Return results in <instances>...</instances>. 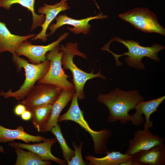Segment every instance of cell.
I'll use <instances>...</instances> for the list:
<instances>
[{"mask_svg":"<svg viewBox=\"0 0 165 165\" xmlns=\"http://www.w3.org/2000/svg\"><path fill=\"white\" fill-rule=\"evenodd\" d=\"M144 99L138 90L126 91L117 87L107 94H99L97 101L108 109L109 114L107 121L108 123L119 121L124 124L130 121L129 112Z\"/></svg>","mask_w":165,"mask_h":165,"instance_id":"1","label":"cell"},{"mask_svg":"<svg viewBox=\"0 0 165 165\" xmlns=\"http://www.w3.org/2000/svg\"><path fill=\"white\" fill-rule=\"evenodd\" d=\"M60 50L63 52L62 66L65 69H69L71 72L73 77L75 92L78 100H82L85 97L84 88L87 81L95 78L105 79L106 77L102 74L100 69L94 74L93 72H86L77 66L73 61L75 56H79L85 59L87 58L86 55L79 50L77 43L69 42L65 46L61 45Z\"/></svg>","mask_w":165,"mask_h":165,"instance_id":"2","label":"cell"},{"mask_svg":"<svg viewBox=\"0 0 165 165\" xmlns=\"http://www.w3.org/2000/svg\"><path fill=\"white\" fill-rule=\"evenodd\" d=\"M115 41L123 44L127 48L128 51L123 54H117L110 50L109 48H102L101 49L107 51L112 55L118 66L122 64L118 58L121 56L126 55L127 57L125 58V60L127 64L130 67L140 70L145 68L144 64L142 62L144 57H146L159 62L160 58L158 57V53L165 49L164 46L158 44H154L151 46L145 47L140 45L138 42L133 40H124L118 37L112 38L107 44L109 46L111 42Z\"/></svg>","mask_w":165,"mask_h":165,"instance_id":"3","label":"cell"},{"mask_svg":"<svg viewBox=\"0 0 165 165\" xmlns=\"http://www.w3.org/2000/svg\"><path fill=\"white\" fill-rule=\"evenodd\" d=\"M13 61L18 69L23 68L25 72V79L19 88L13 91L9 90L6 92L2 90L0 95L5 98L12 97L18 101L24 99L35 85L36 82L42 78L47 72L50 61L46 60L38 64L29 63L25 59L20 58L16 54L13 55Z\"/></svg>","mask_w":165,"mask_h":165,"instance_id":"4","label":"cell"},{"mask_svg":"<svg viewBox=\"0 0 165 165\" xmlns=\"http://www.w3.org/2000/svg\"><path fill=\"white\" fill-rule=\"evenodd\" d=\"M72 100L71 105L67 111L59 116L58 122L70 120L77 123L91 135L94 143V154L96 155L107 154L109 152L107 144L108 139L112 134L111 130L108 129L104 128L96 131L91 129L84 117L75 92Z\"/></svg>","mask_w":165,"mask_h":165,"instance_id":"5","label":"cell"},{"mask_svg":"<svg viewBox=\"0 0 165 165\" xmlns=\"http://www.w3.org/2000/svg\"><path fill=\"white\" fill-rule=\"evenodd\" d=\"M60 50L59 45L46 54L47 59L50 61V66L46 74L37 83L53 85L62 90H74V85L68 80V76L62 68L63 52Z\"/></svg>","mask_w":165,"mask_h":165,"instance_id":"6","label":"cell"},{"mask_svg":"<svg viewBox=\"0 0 165 165\" xmlns=\"http://www.w3.org/2000/svg\"><path fill=\"white\" fill-rule=\"evenodd\" d=\"M119 16L141 31L165 35V29L158 22L157 16L148 9L136 8Z\"/></svg>","mask_w":165,"mask_h":165,"instance_id":"7","label":"cell"},{"mask_svg":"<svg viewBox=\"0 0 165 165\" xmlns=\"http://www.w3.org/2000/svg\"><path fill=\"white\" fill-rule=\"evenodd\" d=\"M38 84L20 102L25 106L27 110L29 111L40 105H53L59 97L62 90L61 88L53 85Z\"/></svg>","mask_w":165,"mask_h":165,"instance_id":"8","label":"cell"},{"mask_svg":"<svg viewBox=\"0 0 165 165\" xmlns=\"http://www.w3.org/2000/svg\"><path fill=\"white\" fill-rule=\"evenodd\" d=\"M68 35V32L65 33L57 40L46 46L32 45L27 40H26L17 48L15 54L18 56L22 55L26 57L31 63H40L47 60L46 55L48 52L59 46Z\"/></svg>","mask_w":165,"mask_h":165,"instance_id":"9","label":"cell"},{"mask_svg":"<svg viewBox=\"0 0 165 165\" xmlns=\"http://www.w3.org/2000/svg\"><path fill=\"white\" fill-rule=\"evenodd\" d=\"M148 127L138 129L134 134V137L129 141L126 153L133 155L142 151L149 149L156 146L164 144V138L154 135Z\"/></svg>","mask_w":165,"mask_h":165,"instance_id":"10","label":"cell"},{"mask_svg":"<svg viewBox=\"0 0 165 165\" xmlns=\"http://www.w3.org/2000/svg\"><path fill=\"white\" fill-rule=\"evenodd\" d=\"M108 17L106 15L101 13L93 16H90L80 20H76L66 15H61L55 18L56 22L55 24H50L48 28L50 32L48 35L53 34L59 28L64 25H69L74 27L67 28L70 31L75 34L80 33L84 35L87 34L90 29L91 27L89 22L91 20L97 19H106Z\"/></svg>","mask_w":165,"mask_h":165,"instance_id":"11","label":"cell"},{"mask_svg":"<svg viewBox=\"0 0 165 165\" xmlns=\"http://www.w3.org/2000/svg\"><path fill=\"white\" fill-rule=\"evenodd\" d=\"M165 99V96H163L147 101H143L139 102L134 108L136 110L135 113L130 115V121L134 126L141 125L144 121V119L142 116L143 114L145 119L144 127L149 128L152 127V122L150 120V116L157 111L158 108Z\"/></svg>","mask_w":165,"mask_h":165,"instance_id":"12","label":"cell"},{"mask_svg":"<svg viewBox=\"0 0 165 165\" xmlns=\"http://www.w3.org/2000/svg\"><path fill=\"white\" fill-rule=\"evenodd\" d=\"M44 142L32 144H23L15 142H10L9 146L13 147H17L26 149L38 155L42 160L54 161L60 165H64L66 161L54 156L51 152V148L53 145L57 142L56 138L45 139Z\"/></svg>","mask_w":165,"mask_h":165,"instance_id":"13","label":"cell"},{"mask_svg":"<svg viewBox=\"0 0 165 165\" xmlns=\"http://www.w3.org/2000/svg\"><path fill=\"white\" fill-rule=\"evenodd\" d=\"M68 0H61L59 2L53 5H49L46 3L43 6L39 8L38 13L45 14V18L41 25L42 29L40 32L32 38L31 40H41L45 42L47 40L48 35L46 32L49 26L52 22L61 12L68 10L69 8L67 1Z\"/></svg>","mask_w":165,"mask_h":165,"instance_id":"14","label":"cell"},{"mask_svg":"<svg viewBox=\"0 0 165 165\" xmlns=\"http://www.w3.org/2000/svg\"><path fill=\"white\" fill-rule=\"evenodd\" d=\"M134 165H164L165 145L156 146L149 149L134 155Z\"/></svg>","mask_w":165,"mask_h":165,"instance_id":"15","label":"cell"},{"mask_svg":"<svg viewBox=\"0 0 165 165\" xmlns=\"http://www.w3.org/2000/svg\"><path fill=\"white\" fill-rule=\"evenodd\" d=\"M36 35L30 34L25 36H20L10 32L5 24L0 21V53L8 51L13 55L15 54V50L23 42Z\"/></svg>","mask_w":165,"mask_h":165,"instance_id":"16","label":"cell"},{"mask_svg":"<svg viewBox=\"0 0 165 165\" xmlns=\"http://www.w3.org/2000/svg\"><path fill=\"white\" fill-rule=\"evenodd\" d=\"M74 93V90H62L59 97L52 105L51 114L49 120L42 128L40 132L50 131L53 127L58 124L61 112L72 99Z\"/></svg>","mask_w":165,"mask_h":165,"instance_id":"17","label":"cell"},{"mask_svg":"<svg viewBox=\"0 0 165 165\" xmlns=\"http://www.w3.org/2000/svg\"><path fill=\"white\" fill-rule=\"evenodd\" d=\"M45 138L40 136H34L26 132L21 126L16 129H8L0 125V143L13 142L15 140H21L27 143L43 141Z\"/></svg>","mask_w":165,"mask_h":165,"instance_id":"18","label":"cell"},{"mask_svg":"<svg viewBox=\"0 0 165 165\" xmlns=\"http://www.w3.org/2000/svg\"><path fill=\"white\" fill-rule=\"evenodd\" d=\"M133 158L134 155L123 154L119 151L109 152L102 157H96L91 155L85 156L90 165H123Z\"/></svg>","mask_w":165,"mask_h":165,"instance_id":"19","label":"cell"},{"mask_svg":"<svg viewBox=\"0 0 165 165\" xmlns=\"http://www.w3.org/2000/svg\"><path fill=\"white\" fill-rule=\"evenodd\" d=\"M35 0H0V7L9 10L11 6L19 4L30 11L32 15V24L31 28L33 31L38 26H41L45 18V15H38L35 12L34 6Z\"/></svg>","mask_w":165,"mask_h":165,"instance_id":"20","label":"cell"},{"mask_svg":"<svg viewBox=\"0 0 165 165\" xmlns=\"http://www.w3.org/2000/svg\"><path fill=\"white\" fill-rule=\"evenodd\" d=\"M52 105L46 104L38 106L31 111L33 125L38 132L49 120L51 114Z\"/></svg>","mask_w":165,"mask_h":165,"instance_id":"21","label":"cell"},{"mask_svg":"<svg viewBox=\"0 0 165 165\" xmlns=\"http://www.w3.org/2000/svg\"><path fill=\"white\" fill-rule=\"evenodd\" d=\"M17 155L15 165H50L49 161L42 160L37 155L29 151H26L24 149L17 147H14Z\"/></svg>","mask_w":165,"mask_h":165,"instance_id":"22","label":"cell"},{"mask_svg":"<svg viewBox=\"0 0 165 165\" xmlns=\"http://www.w3.org/2000/svg\"><path fill=\"white\" fill-rule=\"evenodd\" d=\"M55 136L61 148L63 157L67 162L69 161L75 154L74 151L68 145L62 134L60 125L57 124L53 127L50 131Z\"/></svg>","mask_w":165,"mask_h":165,"instance_id":"23","label":"cell"},{"mask_svg":"<svg viewBox=\"0 0 165 165\" xmlns=\"http://www.w3.org/2000/svg\"><path fill=\"white\" fill-rule=\"evenodd\" d=\"M83 142L81 141L77 146L74 141L72 142V145L75 149V154L71 159L67 162L68 165H85V163L83 161L82 155V149Z\"/></svg>","mask_w":165,"mask_h":165,"instance_id":"24","label":"cell"},{"mask_svg":"<svg viewBox=\"0 0 165 165\" xmlns=\"http://www.w3.org/2000/svg\"><path fill=\"white\" fill-rule=\"evenodd\" d=\"M27 110L25 106L20 103L17 105L14 108V112L17 116H21Z\"/></svg>","mask_w":165,"mask_h":165,"instance_id":"25","label":"cell"},{"mask_svg":"<svg viewBox=\"0 0 165 165\" xmlns=\"http://www.w3.org/2000/svg\"><path fill=\"white\" fill-rule=\"evenodd\" d=\"M21 116V118L26 121L29 120L32 117L31 112L27 110L24 111Z\"/></svg>","mask_w":165,"mask_h":165,"instance_id":"26","label":"cell"},{"mask_svg":"<svg viewBox=\"0 0 165 165\" xmlns=\"http://www.w3.org/2000/svg\"><path fill=\"white\" fill-rule=\"evenodd\" d=\"M0 152H5L4 150L3 147L0 145Z\"/></svg>","mask_w":165,"mask_h":165,"instance_id":"27","label":"cell"}]
</instances>
